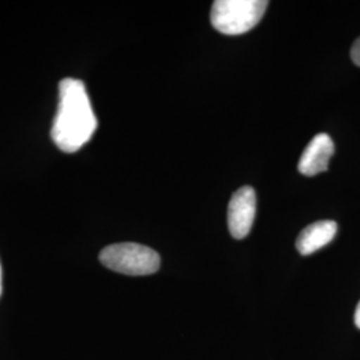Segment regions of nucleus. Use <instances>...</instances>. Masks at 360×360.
Returning <instances> with one entry per match:
<instances>
[{"mask_svg":"<svg viewBox=\"0 0 360 360\" xmlns=\"http://www.w3.org/2000/svg\"><path fill=\"white\" fill-rule=\"evenodd\" d=\"M334 151L333 139L327 134H318L303 151L297 166L299 171L306 176H315L327 171Z\"/></svg>","mask_w":360,"mask_h":360,"instance_id":"39448f33","label":"nucleus"},{"mask_svg":"<svg viewBox=\"0 0 360 360\" xmlns=\"http://www.w3.org/2000/svg\"><path fill=\"white\" fill-rule=\"evenodd\" d=\"M354 321H355L356 327L360 328V302L359 304H358V307H356V311H355V316H354Z\"/></svg>","mask_w":360,"mask_h":360,"instance_id":"6e6552de","label":"nucleus"},{"mask_svg":"<svg viewBox=\"0 0 360 360\" xmlns=\"http://www.w3.org/2000/svg\"><path fill=\"white\" fill-rule=\"evenodd\" d=\"M98 127L89 94L82 80L67 77L59 84V104L51 138L59 150L74 154L90 142Z\"/></svg>","mask_w":360,"mask_h":360,"instance_id":"f257e3e1","label":"nucleus"},{"mask_svg":"<svg viewBox=\"0 0 360 360\" xmlns=\"http://www.w3.org/2000/svg\"><path fill=\"white\" fill-rule=\"evenodd\" d=\"M267 6L264 0H217L211 8V23L224 35H242L257 26Z\"/></svg>","mask_w":360,"mask_h":360,"instance_id":"f03ea898","label":"nucleus"},{"mask_svg":"<svg viewBox=\"0 0 360 360\" xmlns=\"http://www.w3.org/2000/svg\"><path fill=\"white\" fill-rule=\"evenodd\" d=\"M351 59L352 62L360 67V38L356 39V41L352 44L351 49Z\"/></svg>","mask_w":360,"mask_h":360,"instance_id":"0eeeda50","label":"nucleus"},{"mask_svg":"<svg viewBox=\"0 0 360 360\" xmlns=\"http://www.w3.org/2000/svg\"><path fill=\"white\" fill-rule=\"evenodd\" d=\"M257 215V193L252 187L245 186L232 195L229 205V229L235 239L245 238Z\"/></svg>","mask_w":360,"mask_h":360,"instance_id":"20e7f679","label":"nucleus"},{"mask_svg":"<svg viewBox=\"0 0 360 360\" xmlns=\"http://www.w3.org/2000/svg\"><path fill=\"white\" fill-rule=\"evenodd\" d=\"M0 295H1V266H0Z\"/></svg>","mask_w":360,"mask_h":360,"instance_id":"1a4fd4ad","label":"nucleus"},{"mask_svg":"<svg viewBox=\"0 0 360 360\" xmlns=\"http://www.w3.org/2000/svg\"><path fill=\"white\" fill-rule=\"evenodd\" d=\"M338 231L334 220H321L307 226L296 239V248L302 255H311L333 242Z\"/></svg>","mask_w":360,"mask_h":360,"instance_id":"423d86ee","label":"nucleus"},{"mask_svg":"<svg viewBox=\"0 0 360 360\" xmlns=\"http://www.w3.org/2000/svg\"><path fill=\"white\" fill-rule=\"evenodd\" d=\"M99 260L104 267L129 276L151 275L160 267L158 252L138 243L108 245L102 250Z\"/></svg>","mask_w":360,"mask_h":360,"instance_id":"7ed1b4c3","label":"nucleus"}]
</instances>
